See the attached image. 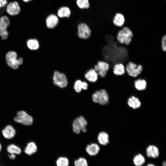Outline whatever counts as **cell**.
Here are the masks:
<instances>
[{
    "instance_id": "obj_1",
    "label": "cell",
    "mask_w": 166,
    "mask_h": 166,
    "mask_svg": "<svg viewBox=\"0 0 166 166\" xmlns=\"http://www.w3.org/2000/svg\"><path fill=\"white\" fill-rule=\"evenodd\" d=\"M133 36L131 30L128 27L124 26L118 32L117 39L120 43L128 45L131 42Z\"/></svg>"
},
{
    "instance_id": "obj_2",
    "label": "cell",
    "mask_w": 166,
    "mask_h": 166,
    "mask_svg": "<svg viewBox=\"0 0 166 166\" xmlns=\"http://www.w3.org/2000/svg\"><path fill=\"white\" fill-rule=\"evenodd\" d=\"M92 98L94 103L102 105H106L109 102V94L104 89H101L95 91L92 95Z\"/></svg>"
},
{
    "instance_id": "obj_3",
    "label": "cell",
    "mask_w": 166,
    "mask_h": 166,
    "mask_svg": "<svg viewBox=\"0 0 166 166\" xmlns=\"http://www.w3.org/2000/svg\"><path fill=\"white\" fill-rule=\"evenodd\" d=\"M87 121L85 118L82 116H80L75 118L73 122V132L77 134H80L81 131L85 132L87 131Z\"/></svg>"
},
{
    "instance_id": "obj_4",
    "label": "cell",
    "mask_w": 166,
    "mask_h": 166,
    "mask_svg": "<svg viewBox=\"0 0 166 166\" xmlns=\"http://www.w3.org/2000/svg\"><path fill=\"white\" fill-rule=\"evenodd\" d=\"M54 85L61 88L66 87L68 83V79L66 75L63 73L55 71L53 76Z\"/></svg>"
},
{
    "instance_id": "obj_5",
    "label": "cell",
    "mask_w": 166,
    "mask_h": 166,
    "mask_svg": "<svg viewBox=\"0 0 166 166\" xmlns=\"http://www.w3.org/2000/svg\"><path fill=\"white\" fill-rule=\"evenodd\" d=\"M14 120L16 122L26 126L31 125L33 122V117L23 110L19 111L17 113Z\"/></svg>"
},
{
    "instance_id": "obj_6",
    "label": "cell",
    "mask_w": 166,
    "mask_h": 166,
    "mask_svg": "<svg viewBox=\"0 0 166 166\" xmlns=\"http://www.w3.org/2000/svg\"><path fill=\"white\" fill-rule=\"evenodd\" d=\"M126 72L129 76L136 77L141 73L143 69V66L140 64L129 61L125 66Z\"/></svg>"
},
{
    "instance_id": "obj_7",
    "label": "cell",
    "mask_w": 166,
    "mask_h": 166,
    "mask_svg": "<svg viewBox=\"0 0 166 166\" xmlns=\"http://www.w3.org/2000/svg\"><path fill=\"white\" fill-rule=\"evenodd\" d=\"M17 58V53L13 51H8L5 55V60L7 65L14 69H17L19 66Z\"/></svg>"
},
{
    "instance_id": "obj_8",
    "label": "cell",
    "mask_w": 166,
    "mask_h": 166,
    "mask_svg": "<svg viewBox=\"0 0 166 166\" xmlns=\"http://www.w3.org/2000/svg\"><path fill=\"white\" fill-rule=\"evenodd\" d=\"M92 31L89 26L85 23H81L77 26V36L79 38L86 40L90 37Z\"/></svg>"
},
{
    "instance_id": "obj_9",
    "label": "cell",
    "mask_w": 166,
    "mask_h": 166,
    "mask_svg": "<svg viewBox=\"0 0 166 166\" xmlns=\"http://www.w3.org/2000/svg\"><path fill=\"white\" fill-rule=\"evenodd\" d=\"M109 68L110 65L108 63L105 61L99 60L94 65L93 69L99 76L104 78L106 75Z\"/></svg>"
},
{
    "instance_id": "obj_10",
    "label": "cell",
    "mask_w": 166,
    "mask_h": 166,
    "mask_svg": "<svg viewBox=\"0 0 166 166\" xmlns=\"http://www.w3.org/2000/svg\"><path fill=\"white\" fill-rule=\"evenodd\" d=\"M21 7L17 1L11 2L8 3L6 6V12L11 16L18 15L21 12Z\"/></svg>"
},
{
    "instance_id": "obj_11",
    "label": "cell",
    "mask_w": 166,
    "mask_h": 166,
    "mask_svg": "<svg viewBox=\"0 0 166 166\" xmlns=\"http://www.w3.org/2000/svg\"><path fill=\"white\" fill-rule=\"evenodd\" d=\"M45 22L46 26L48 29H53L58 24V17L54 14H51L46 18Z\"/></svg>"
},
{
    "instance_id": "obj_12",
    "label": "cell",
    "mask_w": 166,
    "mask_h": 166,
    "mask_svg": "<svg viewBox=\"0 0 166 166\" xmlns=\"http://www.w3.org/2000/svg\"><path fill=\"white\" fill-rule=\"evenodd\" d=\"M100 150V146L95 143H92L88 144L85 148V151L87 154L91 156L97 155Z\"/></svg>"
},
{
    "instance_id": "obj_13",
    "label": "cell",
    "mask_w": 166,
    "mask_h": 166,
    "mask_svg": "<svg viewBox=\"0 0 166 166\" xmlns=\"http://www.w3.org/2000/svg\"><path fill=\"white\" fill-rule=\"evenodd\" d=\"M2 133L4 138L7 139H10L15 136L16 132L12 126L8 125L2 130Z\"/></svg>"
},
{
    "instance_id": "obj_14",
    "label": "cell",
    "mask_w": 166,
    "mask_h": 166,
    "mask_svg": "<svg viewBox=\"0 0 166 166\" xmlns=\"http://www.w3.org/2000/svg\"><path fill=\"white\" fill-rule=\"evenodd\" d=\"M146 153L149 158H156L159 156V151L158 148L154 145H150L146 148Z\"/></svg>"
},
{
    "instance_id": "obj_15",
    "label": "cell",
    "mask_w": 166,
    "mask_h": 166,
    "mask_svg": "<svg viewBox=\"0 0 166 166\" xmlns=\"http://www.w3.org/2000/svg\"><path fill=\"white\" fill-rule=\"evenodd\" d=\"M85 78L91 83H95L98 80L99 75L93 68H91L85 74Z\"/></svg>"
},
{
    "instance_id": "obj_16",
    "label": "cell",
    "mask_w": 166,
    "mask_h": 166,
    "mask_svg": "<svg viewBox=\"0 0 166 166\" xmlns=\"http://www.w3.org/2000/svg\"><path fill=\"white\" fill-rule=\"evenodd\" d=\"M128 106L134 109L140 108L141 105V103L139 98L134 96L130 97L127 101Z\"/></svg>"
},
{
    "instance_id": "obj_17",
    "label": "cell",
    "mask_w": 166,
    "mask_h": 166,
    "mask_svg": "<svg viewBox=\"0 0 166 166\" xmlns=\"http://www.w3.org/2000/svg\"><path fill=\"white\" fill-rule=\"evenodd\" d=\"M38 147L36 143L33 141L29 142L25 148L24 153L27 155L31 156L37 151Z\"/></svg>"
},
{
    "instance_id": "obj_18",
    "label": "cell",
    "mask_w": 166,
    "mask_h": 166,
    "mask_svg": "<svg viewBox=\"0 0 166 166\" xmlns=\"http://www.w3.org/2000/svg\"><path fill=\"white\" fill-rule=\"evenodd\" d=\"M147 82L143 79L137 78L135 80L134 85L135 89L138 91H142L145 90L147 87Z\"/></svg>"
},
{
    "instance_id": "obj_19",
    "label": "cell",
    "mask_w": 166,
    "mask_h": 166,
    "mask_svg": "<svg viewBox=\"0 0 166 166\" xmlns=\"http://www.w3.org/2000/svg\"><path fill=\"white\" fill-rule=\"evenodd\" d=\"M109 136L108 133L105 132L101 131L98 134L97 139L100 144L106 145L109 142Z\"/></svg>"
},
{
    "instance_id": "obj_20",
    "label": "cell",
    "mask_w": 166,
    "mask_h": 166,
    "mask_svg": "<svg viewBox=\"0 0 166 166\" xmlns=\"http://www.w3.org/2000/svg\"><path fill=\"white\" fill-rule=\"evenodd\" d=\"M113 72L116 76L124 75L126 72L125 66L121 63L115 64L113 67Z\"/></svg>"
},
{
    "instance_id": "obj_21",
    "label": "cell",
    "mask_w": 166,
    "mask_h": 166,
    "mask_svg": "<svg viewBox=\"0 0 166 166\" xmlns=\"http://www.w3.org/2000/svg\"><path fill=\"white\" fill-rule=\"evenodd\" d=\"M10 20L6 15L0 17V31L6 30L10 25Z\"/></svg>"
},
{
    "instance_id": "obj_22",
    "label": "cell",
    "mask_w": 166,
    "mask_h": 166,
    "mask_svg": "<svg viewBox=\"0 0 166 166\" xmlns=\"http://www.w3.org/2000/svg\"><path fill=\"white\" fill-rule=\"evenodd\" d=\"M57 16L60 18H69L71 14L70 8L66 6H63L60 7L57 11Z\"/></svg>"
},
{
    "instance_id": "obj_23",
    "label": "cell",
    "mask_w": 166,
    "mask_h": 166,
    "mask_svg": "<svg viewBox=\"0 0 166 166\" xmlns=\"http://www.w3.org/2000/svg\"><path fill=\"white\" fill-rule=\"evenodd\" d=\"M125 18L124 15L120 13H117L113 20L114 25L118 27H122L125 23Z\"/></svg>"
},
{
    "instance_id": "obj_24",
    "label": "cell",
    "mask_w": 166,
    "mask_h": 166,
    "mask_svg": "<svg viewBox=\"0 0 166 166\" xmlns=\"http://www.w3.org/2000/svg\"><path fill=\"white\" fill-rule=\"evenodd\" d=\"M26 45L28 49L31 50H36L39 49V43L35 38L28 39L26 42Z\"/></svg>"
},
{
    "instance_id": "obj_25",
    "label": "cell",
    "mask_w": 166,
    "mask_h": 166,
    "mask_svg": "<svg viewBox=\"0 0 166 166\" xmlns=\"http://www.w3.org/2000/svg\"><path fill=\"white\" fill-rule=\"evenodd\" d=\"M6 150L9 154H14L16 155L20 154L22 152L21 148L14 144H9L7 147Z\"/></svg>"
},
{
    "instance_id": "obj_26",
    "label": "cell",
    "mask_w": 166,
    "mask_h": 166,
    "mask_svg": "<svg viewBox=\"0 0 166 166\" xmlns=\"http://www.w3.org/2000/svg\"><path fill=\"white\" fill-rule=\"evenodd\" d=\"M133 162L136 166H142L145 163V159L142 154L139 153L134 157Z\"/></svg>"
},
{
    "instance_id": "obj_27",
    "label": "cell",
    "mask_w": 166,
    "mask_h": 166,
    "mask_svg": "<svg viewBox=\"0 0 166 166\" xmlns=\"http://www.w3.org/2000/svg\"><path fill=\"white\" fill-rule=\"evenodd\" d=\"M69 159L65 156H60L56 161L57 166H69Z\"/></svg>"
},
{
    "instance_id": "obj_28",
    "label": "cell",
    "mask_w": 166,
    "mask_h": 166,
    "mask_svg": "<svg viewBox=\"0 0 166 166\" xmlns=\"http://www.w3.org/2000/svg\"><path fill=\"white\" fill-rule=\"evenodd\" d=\"M76 3L78 7L81 9H88L90 6L89 0H76Z\"/></svg>"
},
{
    "instance_id": "obj_29",
    "label": "cell",
    "mask_w": 166,
    "mask_h": 166,
    "mask_svg": "<svg viewBox=\"0 0 166 166\" xmlns=\"http://www.w3.org/2000/svg\"><path fill=\"white\" fill-rule=\"evenodd\" d=\"M75 166H88L87 160L83 157H80L75 160L74 161Z\"/></svg>"
},
{
    "instance_id": "obj_30",
    "label": "cell",
    "mask_w": 166,
    "mask_h": 166,
    "mask_svg": "<svg viewBox=\"0 0 166 166\" xmlns=\"http://www.w3.org/2000/svg\"><path fill=\"white\" fill-rule=\"evenodd\" d=\"M82 81L78 79L76 80L73 85V89L77 93H80L82 90Z\"/></svg>"
},
{
    "instance_id": "obj_31",
    "label": "cell",
    "mask_w": 166,
    "mask_h": 166,
    "mask_svg": "<svg viewBox=\"0 0 166 166\" xmlns=\"http://www.w3.org/2000/svg\"><path fill=\"white\" fill-rule=\"evenodd\" d=\"M161 47L162 50L166 52V35L165 34L162 37L161 40Z\"/></svg>"
},
{
    "instance_id": "obj_32",
    "label": "cell",
    "mask_w": 166,
    "mask_h": 166,
    "mask_svg": "<svg viewBox=\"0 0 166 166\" xmlns=\"http://www.w3.org/2000/svg\"><path fill=\"white\" fill-rule=\"evenodd\" d=\"M9 32L7 30L0 31V37L3 40L6 39L8 36Z\"/></svg>"
},
{
    "instance_id": "obj_33",
    "label": "cell",
    "mask_w": 166,
    "mask_h": 166,
    "mask_svg": "<svg viewBox=\"0 0 166 166\" xmlns=\"http://www.w3.org/2000/svg\"><path fill=\"white\" fill-rule=\"evenodd\" d=\"M7 0H0V8H2L6 6L8 4Z\"/></svg>"
},
{
    "instance_id": "obj_34",
    "label": "cell",
    "mask_w": 166,
    "mask_h": 166,
    "mask_svg": "<svg viewBox=\"0 0 166 166\" xmlns=\"http://www.w3.org/2000/svg\"><path fill=\"white\" fill-rule=\"evenodd\" d=\"M88 87V85L87 82L85 81H82V89L85 90L87 89Z\"/></svg>"
},
{
    "instance_id": "obj_35",
    "label": "cell",
    "mask_w": 166,
    "mask_h": 166,
    "mask_svg": "<svg viewBox=\"0 0 166 166\" xmlns=\"http://www.w3.org/2000/svg\"><path fill=\"white\" fill-rule=\"evenodd\" d=\"M9 158L11 160H14L16 159V155L14 154H9L8 155Z\"/></svg>"
},
{
    "instance_id": "obj_36",
    "label": "cell",
    "mask_w": 166,
    "mask_h": 166,
    "mask_svg": "<svg viewBox=\"0 0 166 166\" xmlns=\"http://www.w3.org/2000/svg\"><path fill=\"white\" fill-rule=\"evenodd\" d=\"M33 0H22V1L25 3H28L30 2Z\"/></svg>"
},
{
    "instance_id": "obj_37",
    "label": "cell",
    "mask_w": 166,
    "mask_h": 166,
    "mask_svg": "<svg viewBox=\"0 0 166 166\" xmlns=\"http://www.w3.org/2000/svg\"><path fill=\"white\" fill-rule=\"evenodd\" d=\"M147 166H156L152 164L149 163L147 164Z\"/></svg>"
},
{
    "instance_id": "obj_38",
    "label": "cell",
    "mask_w": 166,
    "mask_h": 166,
    "mask_svg": "<svg viewBox=\"0 0 166 166\" xmlns=\"http://www.w3.org/2000/svg\"><path fill=\"white\" fill-rule=\"evenodd\" d=\"M162 166H166V162L165 161H164L162 163Z\"/></svg>"
},
{
    "instance_id": "obj_39",
    "label": "cell",
    "mask_w": 166,
    "mask_h": 166,
    "mask_svg": "<svg viewBox=\"0 0 166 166\" xmlns=\"http://www.w3.org/2000/svg\"><path fill=\"white\" fill-rule=\"evenodd\" d=\"M2 149V146L1 144L0 143V152H1Z\"/></svg>"
}]
</instances>
